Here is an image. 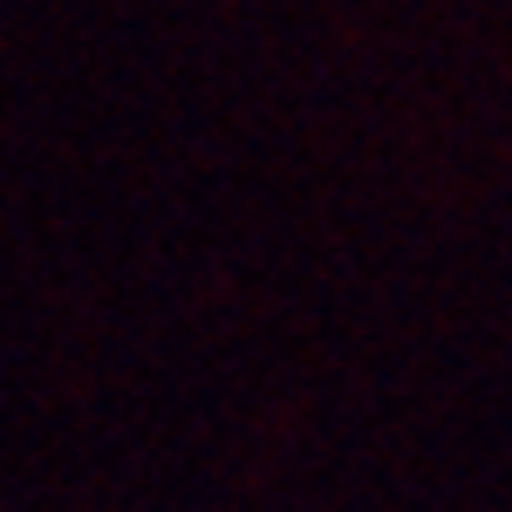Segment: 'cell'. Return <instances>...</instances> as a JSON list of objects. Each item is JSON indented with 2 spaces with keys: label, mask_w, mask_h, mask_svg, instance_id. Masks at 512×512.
<instances>
[]
</instances>
